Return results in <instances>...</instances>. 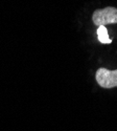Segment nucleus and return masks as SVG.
<instances>
[{
    "instance_id": "f257e3e1",
    "label": "nucleus",
    "mask_w": 117,
    "mask_h": 131,
    "mask_svg": "<svg viewBox=\"0 0 117 131\" xmlns=\"http://www.w3.org/2000/svg\"><path fill=\"white\" fill-rule=\"evenodd\" d=\"M92 19L93 23L98 26L117 23V8L109 6L102 9H96L93 13Z\"/></svg>"
},
{
    "instance_id": "f03ea898",
    "label": "nucleus",
    "mask_w": 117,
    "mask_h": 131,
    "mask_svg": "<svg viewBox=\"0 0 117 131\" xmlns=\"http://www.w3.org/2000/svg\"><path fill=\"white\" fill-rule=\"evenodd\" d=\"M96 81L103 88L117 87V69L109 70L107 68H99L96 71Z\"/></svg>"
},
{
    "instance_id": "7ed1b4c3",
    "label": "nucleus",
    "mask_w": 117,
    "mask_h": 131,
    "mask_svg": "<svg viewBox=\"0 0 117 131\" xmlns=\"http://www.w3.org/2000/svg\"><path fill=\"white\" fill-rule=\"evenodd\" d=\"M97 37H98V40L103 43V44H109L111 43V39L109 38V35H108V30L106 28V26L103 25H100L98 26V29H97Z\"/></svg>"
}]
</instances>
